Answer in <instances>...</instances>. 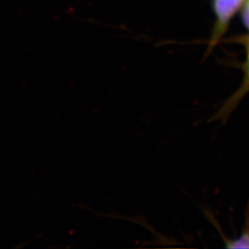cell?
Segmentation results:
<instances>
[{
    "mask_svg": "<svg viewBox=\"0 0 249 249\" xmlns=\"http://www.w3.org/2000/svg\"><path fill=\"white\" fill-rule=\"evenodd\" d=\"M247 52H249V37L248 40V47H247Z\"/></svg>",
    "mask_w": 249,
    "mask_h": 249,
    "instance_id": "3957f363",
    "label": "cell"
},
{
    "mask_svg": "<svg viewBox=\"0 0 249 249\" xmlns=\"http://www.w3.org/2000/svg\"><path fill=\"white\" fill-rule=\"evenodd\" d=\"M243 21L249 31V0H245L243 9Z\"/></svg>",
    "mask_w": 249,
    "mask_h": 249,
    "instance_id": "7a4b0ae2",
    "label": "cell"
},
{
    "mask_svg": "<svg viewBox=\"0 0 249 249\" xmlns=\"http://www.w3.org/2000/svg\"><path fill=\"white\" fill-rule=\"evenodd\" d=\"M243 79L239 87L223 104L217 116L219 118H227V116L231 115L243 99L249 94V52H247V58L243 67Z\"/></svg>",
    "mask_w": 249,
    "mask_h": 249,
    "instance_id": "6da1fadb",
    "label": "cell"
}]
</instances>
